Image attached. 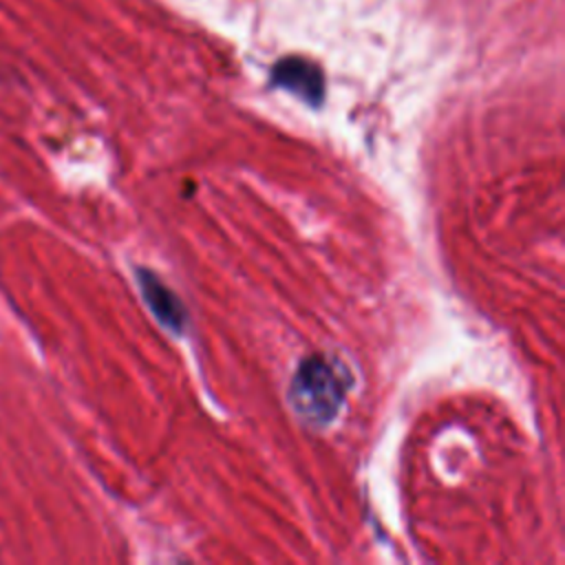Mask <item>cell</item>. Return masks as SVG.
I'll return each mask as SVG.
<instances>
[{
	"instance_id": "obj_2",
	"label": "cell",
	"mask_w": 565,
	"mask_h": 565,
	"mask_svg": "<svg viewBox=\"0 0 565 565\" xmlns=\"http://www.w3.org/2000/svg\"><path fill=\"white\" fill-rule=\"evenodd\" d=\"M271 84L280 86L309 106H320L324 97V75L320 66L305 57H282L271 68Z\"/></svg>"
},
{
	"instance_id": "obj_1",
	"label": "cell",
	"mask_w": 565,
	"mask_h": 565,
	"mask_svg": "<svg viewBox=\"0 0 565 565\" xmlns=\"http://www.w3.org/2000/svg\"><path fill=\"white\" fill-rule=\"evenodd\" d=\"M351 386L347 369L327 355L305 358L289 384V404L294 413L311 426H327L335 419Z\"/></svg>"
},
{
	"instance_id": "obj_3",
	"label": "cell",
	"mask_w": 565,
	"mask_h": 565,
	"mask_svg": "<svg viewBox=\"0 0 565 565\" xmlns=\"http://www.w3.org/2000/svg\"><path fill=\"white\" fill-rule=\"evenodd\" d=\"M139 291L143 294L150 311L157 316V320L168 327L174 333H181L188 324V311L181 305V300L174 296L172 289H168L161 278H157L148 269H137Z\"/></svg>"
}]
</instances>
